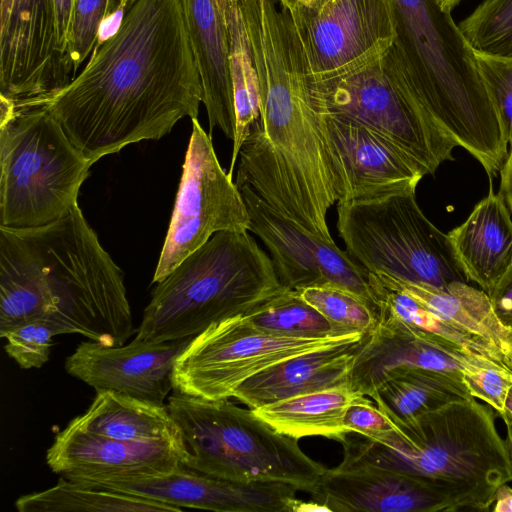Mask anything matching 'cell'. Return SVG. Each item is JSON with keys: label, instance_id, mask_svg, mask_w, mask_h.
Segmentation results:
<instances>
[{"label": "cell", "instance_id": "36", "mask_svg": "<svg viewBox=\"0 0 512 512\" xmlns=\"http://www.w3.org/2000/svg\"><path fill=\"white\" fill-rule=\"evenodd\" d=\"M56 330L49 320L24 323L5 334V351L23 369L40 368L50 358Z\"/></svg>", "mask_w": 512, "mask_h": 512}, {"label": "cell", "instance_id": "27", "mask_svg": "<svg viewBox=\"0 0 512 512\" xmlns=\"http://www.w3.org/2000/svg\"><path fill=\"white\" fill-rule=\"evenodd\" d=\"M370 398L393 423L473 399L461 373L419 367L394 369Z\"/></svg>", "mask_w": 512, "mask_h": 512}, {"label": "cell", "instance_id": "38", "mask_svg": "<svg viewBox=\"0 0 512 512\" xmlns=\"http://www.w3.org/2000/svg\"><path fill=\"white\" fill-rule=\"evenodd\" d=\"M344 426L350 433L359 434L371 441H381L395 428L370 398L351 404L344 416Z\"/></svg>", "mask_w": 512, "mask_h": 512}, {"label": "cell", "instance_id": "3", "mask_svg": "<svg viewBox=\"0 0 512 512\" xmlns=\"http://www.w3.org/2000/svg\"><path fill=\"white\" fill-rule=\"evenodd\" d=\"M261 113L239 151L237 187L322 240L335 243L328 210L347 201L348 182L313 96L306 59L274 50L256 61Z\"/></svg>", "mask_w": 512, "mask_h": 512}, {"label": "cell", "instance_id": "29", "mask_svg": "<svg viewBox=\"0 0 512 512\" xmlns=\"http://www.w3.org/2000/svg\"><path fill=\"white\" fill-rule=\"evenodd\" d=\"M20 512H180L183 509L138 495L88 485L62 477L43 491L19 497Z\"/></svg>", "mask_w": 512, "mask_h": 512}, {"label": "cell", "instance_id": "10", "mask_svg": "<svg viewBox=\"0 0 512 512\" xmlns=\"http://www.w3.org/2000/svg\"><path fill=\"white\" fill-rule=\"evenodd\" d=\"M365 335L286 337L234 316L211 324L191 339L174 364L173 390L209 400L229 399L244 381L275 363Z\"/></svg>", "mask_w": 512, "mask_h": 512}, {"label": "cell", "instance_id": "24", "mask_svg": "<svg viewBox=\"0 0 512 512\" xmlns=\"http://www.w3.org/2000/svg\"><path fill=\"white\" fill-rule=\"evenodd\" d=\"M368 273L383 286L409 295L443 320L487 341L512 369V327L499 319L484 290L468 282L455 281L438 288L382 272Z\"/></svg>", "mask_w": 512, "mask_h": 512}, {"label": "cell", "instance_id": "43", "mask_svg": "<svg viewBox=\"0 0 512 512\" xmlns=\"http://www.w3.org/2000/svg\"><path fill=\"white\" fill-rule=\"evenodd\" d=\"M129 1L130 0H108L106 17H105L103 24L106 23L107 21H110L117 14L122 15V13Z\"/></svg>", "mask_w": 512, "mask_h": 512}, {"label": "cell", "instance_id": "47", "mask_svg": "<svg viewBox=\"0 0 512 512\" xmlns=\"http://www.w3.org/2000/svg\"><path fill=\"white\" fill-rule=\"evenodd\" d=\"M437 4L446 11L451 12V10L462 0H435Z\"/></svg>", "mask_w": 512, "mask_h": 512}, {"label": "cell", "instance_id": "16", "mask_svg": "<svg viewBox=\"0 0 512 512\" xmlns=\"http://www.w3.org/2000/svg\"><path fill=\"white\" fill-rule=\"evenodd\" d=\"M78 482V481H77ZM138 495L180 508L222 512H295V486L281 482H237L190 469L150 476L115 477L81 482Z\"/></svg>", "mask_w": 512, "mask_h": 512}, {"label": "cell", "instance_id": "39", "mask_svg": "<svg viewBox=\"0 0 512 512\" xmlns=\"http://www.w3.org/2000/svg\"><path fill=\"white\" fill-rule=\"evenodd\" d=\"M75 2L76 0H53L57 48L70 81L72 80V74L69 68L70 38Z\"/></svg>", "mask_w": 512, "mask_h": 512}, {"label": "cell", "instance_id": "6", "mask_svg": "<svg viewBox=\"0 0 512 512\" xmlns=\"http://www.w3.org/2000/svg\"><path fill=\"white\" fill-rule=\"evenodd\" d=\"M166 406L181 432L182 463L190 469L237 482L287 483L308 493L326 469L302 451L298 439L228 399L174 392Z\"/></svg>", "mask_w": 512, "mask_h": 512}, {"label": "cell", "instance_id": "32", "mask_svg": "<svg viewBox=\"0 0 512 512\" xmlns=\"http://www.w3.org/2000/svg\"><path fill=\"white\" fill-rule=\"evenodd\" d=\"M294 291L345 333L368 334L377 324L376 307L349 290L335 286H315Z\"/></svg>", "mask_w": 512, "mask_h": 512}, {"label": "cell", "instance_id": "9", "mask_svg": "<svg viewBox=\"0 0 512 512\" xmlns=\"http://www.w3.org/2000/svg\"><path fill=\"white\" fill-rule=\"evenodd\" d=\"M318 112L362 124L387 139L425 172L453 160L457 144L417 99L391 52L352 71L312 82Z\"/></svg>", "mask_w": 512, "mask_h": 512}, {"label": "cell", "instance_id": "20", "mask_svg": "<svg viewBox=\"0 0 512 512\" xmlns=\"http://www.w3.org/2000/svg\"><path fill=\"white\" fill-rule=\"evenodd\" d=\"M320 114L346 171L347 201L416 190L426 174L401 149L362 124Z\"/></svg>", "mask_w": 512, "mask_h": 512}, {"label": "cell", "instance_id": "15", "mask_svg": "<svg viewBox=\"0 0 512 512\" xmlns=\"http://www.w3.org/2000/svg\"><path fill=\"white\" fill-rule=\"evenodd\" d=\"M69 82L57 48L53 0H13L0 20V98L24 104Z\"/></svg>", "mask_w": 512, "mask_h": 512}, {"label": "cell", "instance_id": "40", "mask_svg": "<svg viewBox=\"0 0 512 512\" xmlns=\"http://www.w3.org/2000/svg\"><path fill=\"white\" fill-rule=\"evenodd\" d=\"M488 295L499 319L512 327V263Z\"/></svg>", "mask_w": 512, "mask_h": 512}, {"label": "cell", "instance_id": "14", "mask_svg": "<svg viewBox=\"0 0 512 512\" xmlns=\"http://www.w3.org/2000/svg\"><path fill=\"white\" fill-rule=\"evenodd\" d=\"M247 206L250 227L270 252L280 284L287 290L335 286L371 302L368 271L335 243H329L281 214L250 187H238Z\"/></svg>", "mask_w": 512, "mask_h": 512}, {"label": "cell", "instance_id": "49", "mask_svg": "<svg viewBox=\"0 0 512 512\" xmlns=\"http://www.w3.org/2000/svg\"><path fill=\"white\" fill-rule=\"evenodd\" d=\"M303 1H307V0H303Z\"/></svg>", "mask_w": 512, "mask_h": 512}, {"label": "cell", "instance_id": "26", "mask_svg": "<svg viewBox=\"0 0 512 512\" xmlns=\"http://www.w3.org/2000/svg\"><path fill=\"white\" fill-rule=\"evenodd\" d=\"M366 397L350 386L320 390L252 409L277 432L300 439L321 436L344 442L348 407Z\"/></svg>", "mask_w": 512, "mask_h": 512}, {"label": "cell", "instance_id": "18", "mask_svg": "<svg viewBox=\"0 0 512 512\" xmlns=\"http://www.w3.org/2000/svg\"><path fill=\"white\" fill-rule=\"evenodd\" d=\"M183 459V446L173 441H124L70 422L46 453V463L54 473L78 482L165 474L178 468Z\"/></svg>", "mask_w": 512, "mask_h": 512}, {"label": "cell", "instance_id": "46", "mask_svg": "<svg viewBox=\"0 0 512 512\" xmlns=\"http://www.w3.org/2000/svg\"><path fill=\"white\" fill-rule=\"evenodd\" d=\"M13 0H0V20L7 17Z\"/></svg>", "mask_w": 512, "mask_h": 512}, {"label": "cell", "instance_id": "1", "mask_svg": "<svg viewBox=\"0 0 512 512\" xmlns=\"http://www.w3.org/2000/svg\"><path fill=\"white\" fill-rule=\"evenodd\" d=\"M203 103L186 0H130L114 32L41 105L92 164L142 140H158Z\"/></svg>", "mask_w": 512, "mask_h": 512}, {"label": "cell", "instance_id": "33", "mask_svg": "<svg viewBox=\"0 0 512 512\" xmlns=\"http://www.w3.org/2000/svg\"><path fill=\"white\" fill-rule=\"evenodd\" d=\"M458 26L474 52L512 58V0H484Z\"/></svg>", "mask_w": 512, "mask_h": 512}, {"label": "cell", "instance_id": "5", "mask_svg": "<svg viewBox=\"0 0 512 512\" xmlns=\"http://www.w3.org/2000/svg\"><path fill=\"white\" fill-rule=\"evenodd\" d=\"M286 290L248 231H220L157 283L134 340L194 337Z\"/></svg>", "mask_w": 512, "mask_h": 512}, {"label": "cell", "instance_id": "31", "mask_svg": "<svg viewBox=\"0 0 512 512\" xmlns=\"http://www.w3.org/2000/svg\"><path fill=\"white\" fill-rule=\"evenodd\" d=\"M241 316L259 330L286 337H332L350 334L330 323L294 290H286Z\"/></svg>", "mask_w": 512, "mask_h": 512}, {"label": "cell", "instance_id": "30", "mask_svg": "<svg viewBox=\"0 0 512 512\" xmlns=\"http://www.w3.org/2000/svg\"><path fill=\"white\" fill-rule=\"evenodd\" d=\"M368 282L377 311L391 315L417 330L454 343L468 353L484 356L507 366L501 352L487 341L443 320L409 295L383 286L369 273Z\"/></svg>", "mask_w": 512, "mask_h": 512}, {"label": "cell", "instance_id": "23", "mask_svg": "<svg viewBox=\"0 0 512 512\" xmlns=\"http://www.w3.org/2000/svg\"><path fill=\"white\" fill-rule=\"evenodd\" d=\"M448 236L469 281L490 293L512 263V219L501 194L490 190Z\"/></svg>", "mask_w": 512, "mask_h": 512}, {"label": "cell", "instance_id": "4", "mask_svg": "<svg viewBox=\"0 0 512 512\" xmlns=\"http://www.w3.org/2000/svg\"><path fill=\"white\" fill-rule=\"evenodd\" d=\"M381 441L349 435L343 466H373L457 484L491 507L499 486L512 481L494 409L473 399L449 403L404 422Z\"/></svg>", "mask_w": 512, "mask_h": 512}, {"label": "cell", "instance_id": "2", "mask_svg": "<svg viewBox=\"0 0 512 512\" xmlns=\"http://www.w3.org/2000/svg\"><path fill=\"white\" fill-rule=\"evenodd\" d=\"M36 320L108 347L137 332L123 272L79 206L41 228L0 227V336Z\"/></svg>", "mask_w": 512, "mask_h": 512}, {"label": "cell", "instance_id": "8", "mask_svg": "<svg viewBox=\"0 0 512 512\" xmlns=\"http://www.w3.org/2000/svg\"><path fill=\"white\" fill-rule=\"evenodd\" d=\"M346 252L368 272L442 288L468 282L448 234L422 212L415 190L337 204Z\"/></svg>", "mask_w": 512, "mask_h": 512}, {"label": "cell", "instance_id": "41", "mask_svg": "<svg viewBox=\"0 0 512 512\" xmlns=\"http://www.w3.org/2000/svg\"><path fill=\"white\" fill-rule=\"evenodd\" d=\"M500 190L499 193L503 197L509 210L512 212V152L507 155V158L500 170Z\"/></svg>", "mask_w": 512, "mask_h": 512}, {"label": "cell", "instance_id": "42", "mask_svg": "<svg viewBox=\"0 0 512 512\" xmlns=\"http://www.w3.org/2000/svg\"><path fill=\"white\" fill-rule=\"evenodd\" d=\"M493 512H512V488L507 483L499 486L492 503Z\"/></svg>", "mask_w": 512, "mask_h": 512}, {"label": "cell", "instance_id": "45", "mask_svg": "<svg viewBox=\"0 0 512 512\" xmlns=\"http://www.w3.org/2000/svg\"><path fill=\"white\" fill-rule=\"evenodd\" d=\"M498 416L501 417L502 420H504V419L512 420V387L510 388L507 398H506L504 412Z\"/></svg>", "mask_w": 512, "mask_h": 512}, {"label": "cell", "instance_id": "35", "mask_svg": "<svg viewBox=\"0 0 512 512\" xmlns=\"http://www.w3.org/2000/svg\"><path fill=\"white\" fill-rule=\"evenodd\" d=\"M108 0H76L70 38L72 79L96 47L106 17Z\"/></svg>", "mask_w": 512, "mask_h": 512}, {"label": "cell", "instance_id": "11", "mask_svg": "<svg viewBox=\"0 0 512 512\" xmlns=\"http://www.w3.org/2000/svg\"><path fill=\"white\" fill-rule=\"evenodd\" d=\"M250 217L241 192L221 167L211 136L192 119L170 225L153 276L166 278L188 255L220 231H249Z\"/></svg>", "mask_w": 512, "mask_h": 512}, {"label": "cell", "instance_id": "37", "mask_svg": "<svg viewBox=\"0 0 512 512\" xmlns=\"http://www.w3.org/2000/svg\"><path fill=\"white\" fill-rule=\"evenodd\" d=\"M480 74L512 152V58L475 52Z\"/></svg>", "mask_w": 512, "mask_h": 512}, {"label": "cell", "instance_id": "7", "mask_svg": "<svg viewBox=\"0 0 512 512\" xmlns=\"http://www.w3.org/2000/svg\"><path fill=\"white\" fill-rule=\"evenodd\" d=\"M0 100V227L50 225L78 206L92 163L45 107Z\"/></svg>", "mask_w": 512, "mask_h": 512}, {"label": "cell", "instance_id": "12", "mask_svg": "<svg viewBox=\"0 0 512 512\" xmlns=\"http://www.w3.org/2000/svg\"><path fill=\"white\" fill-rule=\"evenodd\" d=\"M289 13L313 79L381 58L398 37L391 0H277Z\"/></svg>", "mask_w": 512, "mask_h": 512}, {"label": "cell", "instance_id": "28", "mask_svg": "<svg viewBox=\"0 0 512 512\" xmlns=\"http://www.w3.org/2000/svg\"><path fill=\"white\" fill-rule=\"evenodd\" d=\"M229 38V71L235 113V136L228 174L232 177L239 151L260 118L261 98L250 40L238 0L223 8Z\"/></svg>", "mask_w": 512, "mask_h": 512}, {"label": "cell", "instance_id": "34", "mask_svg": "<svg viewBox=\"0 0 512 512\" xmlns=\"http://www.w3.org/2000/svg\"><path fill=\"white\" fill-rule=\"evenodd\" d=\"M461 376L473 398L487 403L498 415L504 412L512 387V369L490 358L477 356L462 368Z\"/></svg>", "mask_w": 512, "mask_h": 512}, {"label": "cell", "instance_id": "21", "mask_svg": "<svg viewBox=\"0 0 512 512\" xmlns=\"http://www.w3.org/2000/svg\"><path fill=\"white\" fill-rule=\"evenodd\" d=\"M361 342L324 347L275 363L244 381L232 397L255 409L302 394L350 386Z\"/></svg>", "mask_w": 512, "mask_h": 512}, {"label": "cell", "instance_id": "19", "mask_svg": "<svg viewBox=\"0 0 512 512\" xmlns=\"http://www.w3.org/2000/svg\"><path fill=\"white\" fill-rule=\"evenodd\" d=\"M377 314L376 326L364 336L356 352L350 378V387L366 397L370 398L394 369L419 367L461 373L479 356L384 312Z\"/></svg>", "mask_w": 512, "mask_h": 512}, {"label": "cell", "instance_id": "13", "mask_svg": "<svg viewBox=\"0 0 512 512\" xmlns=\"http://www.w3.org/2000/svg\"><path fill=\"white\" fill-rule=\"evenodd\" d=\"M326 511L455 512L490 506L466 487L373 466L325 469L310 493Z\"/></svg>", "mask_w": 512, "mask_h": 512}, {"label": "cell", "instance_id": "22", "mask_svg": "<svg viewBox=\"0 0 512 512\" xmlns=\"http://www.w3.org/2000/svg\"><path fill=\"white\" fill-rule=\"evenodd\" d=\"M186 9L210 133L217 127L233 141L235 113L224 11L219 0H186Z\"/></svg>", "mask_w": 512, "mask_h": 512}, {"label": "cell", "instance_id": "25", "mask_svg": "<svg viewBox=\"0 0 512 512\" xmlns=\"http://www.w3.org/2000/svg\"><path fill=\"white\" fill-rule=\"evenodd\" d=\"M70 423L119 440H169L183 446L180 429L166 405L111 390L97 391L88 409Z\"/></svg>", "mask_w": 512, "mask_h": 512}, {"label": "cell", "instance_id": "44", "mask_svg": "<svg viewBox=\"0 0 512 512\" xmlns=\"http://www.w3.org/2000/svg\"><path fill=\"white\" fill-rule=\"evenodd\" d=\"M506 425V438L505 445L508 453L509 461L512 467V420L504 419L503 420Z\"/></svg>", "mask_w": 512, "mask_h": 512}, {"label": "cell", "instance_id": "17", "mask_svg": "<svg viewBox=\"0 0 512 512\" xmlns=\"http://www.w3.org/2000/svg\"><path fill=\"white\" fill-rule=\"evenodd\" d=\"M193 337L108 347L81 342L66 358L65 370L93 387L164 404L173 389L174 364Z\"/></svg>", "mask_w": 512, "mask_h": 512}, {"label": "cell", "instance_id": "48", "mask_svg": "<svg viewBox=\"0 0 512 512\" xmlns=\"http://www.w3.org/2000/svg\"><path fill=\"white\" fill-rule=\"evenodd\" d=\"M226 1H227V0H219V2H220V4H221V6H223L222 8H224V6H225V4H226Z\"/></svg>", "mask_w": 512, "mask_h": 512}]
</instances>
